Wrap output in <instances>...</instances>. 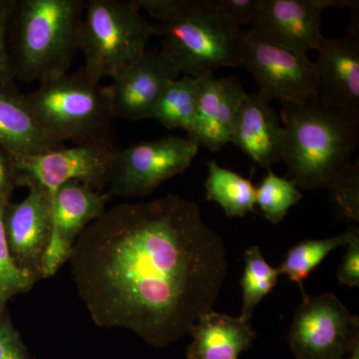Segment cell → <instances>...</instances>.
I'll return each instance as SVG.
<instances>
[{"instance_id": "1", "label": "cell", "mask_w": 359, "mask_h": 359, "mask_svg": "<svg viewBox=\"0 0 359 359\" xmlns=\"http://www.w3.org/2000/svg\"><path fill=\"white\" fill-rule=\"evenodd\" d=\"M78 294L96 325L166 347L212 311L229 262L197 203L168 194L106 209L70 256Z\"/></svg>"}, {"instance_id": "2", "label": "cell", "mask_w": 359, "mask_h": 359, "mask_svg": "<svg viewBox=\"0 0 359 359\" xmlns=\"http://www.w3.org/2000/svg\"><path fill=\"white\" fill-rule=\"evenodd\" d=\"M283 159L299 189H327L351 164L359 140V115L318 97L283 103Z\"/></svg>"}, {"instance_id": "3", "label": "cell", "mask_w": 359, "mask_h": 359, "mask_svg": "<svg viewBox=\"0 0 359 359\" xmlns=\"http://www.w3.org/2000/svg\"><path fill=\"white\" fill-rule=\"evenodd\" d=\"M158 21L162 49L179 74L202 77L240 66L244 32L215 7L212 0H136Z\"/></svg>"}, {"instance_id": "4", "label": "cell", "mask_w": 359, "mask_h": 359, "mask_svg": "<svg viewBox=\"0 0 359 359\" xmlns=\"http://www.w3.org/2000/svg\"><path fill=\"white\" fill-rule=\"evenodd\" d=\"M86 2L82 0H22L15 18L14 73L39 83L68 72L79 49Z\"/></svg>"}, {"instance_id": "5", "label": "cell", "mask_w": 359, "mask_h": 359, "mask_svg": "<svg viewBox=\"0 0 359 359\" xmlns=\"http://www.w3.org/2000/svg\"><path fill=\"white\" fill-rule=\"evenodd\" d=\"M136 0H89L79 33L83 69L92 83L114 79L134 65L148 49L154 25L146 20Z\"/></svg>"}, {"instance_id": "6", "label": "cell", "mask_w": 359, "mask_h": 359, "mask_svg": "<svg viewBox=\"0 0 359 359\" xmlns=\"http://www.w3.org/2000/svg\"><path fill=\"white\" fill-rule=\"evenodd\" d=\"M22 99L40 127L60 143L109 139L113 117L103 87L92 83L82 68L40 83Z\"/></svg>"}, {"instance_id": "7", "label": "cell", "mask_w": 359, "mask_h": 359, "mask_svg": "<svg viewBox=\"0 0 359 359\" xmlns=\"http://www.w3.org/2000/svg\"><path fill=\"white\" fill-rule=\"evenodd\" d=\"M117 150L108 139L59 147L41 154L11 156L16 186L44 189L50 199L68 182H80L99 191L109 184Z\"/></svg>"}, {"instance_id": "8", "label": "cell", "mask_w": 359, "mask_h": 359, "mask_svg": "<svg viewBox=\"0 0 359 359\" xmlns=\"http://www.w3.org/2000/svg\"><path fill=\"white\" fill-rule=\"evenodd\" d=\"M188 137L169 136L117 150L109 185L110 195L143 198L177 175L184 173L199 153Z\"/></svg>"}, {"instance_id": "9", "label": "cell", "mask_w": 359, "mask_h": 359, "mask_svg": "<svg viewBox=\"0 0 359 359\" xmlns=\"http://www.w3.org/2000/svg\"><path fill=\"white\" fill-rule=\"evenodd\" d=\"M295 311L289 334L295 359H344L359 344V318L337 295L309 297Z\"/></svg>"}, {"instance_id": "10", "label": "cell", "mask_w": 359, "mask_h": 359, "mask_svg": "<svg viewBox=\"0 0 359 359\" xmlns=\"http://www.w3.org/2000/svg\"><path fill=\"white\" fill-rule=\"evenodd\" d=\"M240 66L256 80L259 92L269 100L302 102L318 97L313 61L273 43L259 34L244 32L241 44Z\"/></svg>"}, {"instance_id": "11", "label": "cell", "mask_w": 359, "mask_h": 359, "mask_svg": "<svg viewBox=\"0 0 359 359\" xmlns=\"http://www.w3.org/2000/svg\"><path fill=\"white\" fill-rule=\"evenodd\" d=\"M358 8L354 0H259L252 32L295 53L306 55L323 39V11Z\"/></svg>"}, {"instance_id": "12", "label": "cell", "mask_w": 359, "mask_h": 359, "mask_svg": "<svg viewBox=\"0 0 359 359\" xmlns=\"http://www.w3.org/2000/svg\"><path fill=\"white\" fill-rule=\"evenodd\" d=\"M179 76L166 52L147 49L137 62L103 87L111 115L133 121L152 118L161 94Z\"/></svg>"}, {"instance_id": "13", "label": "cell", "mask_w": 359, "mask_h": 359, "mask_svg": "<svg viewBox=\"0 0 359 359\" xmlns=\"http://www.w3.org/2000/svg\"><path fill=\"white\" fill-rule=\"evenodd\" d=\"M111 199L80 182H68L51 198L52 235L42 262V278H50L69 261L78 237L103 214Z\"/></svg>"}, {"instance_id": "14", "label": "cell", "mask_w": 359, "mask_h": 359, "mask_svg": "<svg viewBox=\"0 0 359 359\" xmlns=\"http://www.w3.org/2000/svg\"><path fill=\"white\" fill-rule=\"evenodd\" d=\"M351 11L344 36L323 37L314 80L321 101L359 115V18L358 9Z\"/></svg>"}, {"instance_id": "15", "label": "cell", "mask_w": 359, "mask_h": 359, "mask_svg": "<svg viewBox=\"0 0 359 359\" xmlns=\"http://www.w3.org/2000/svg\"><path fill=\"white\" fill-rule=\"evenodd\" d=\"M28 190L25 200L4 207V231L16 266L42 278V262L52 235L51 199L44 189Z\"/></svg>"}, {"instance_id": "16", "label": "cell", "mask_w": 359, "mask_h": 359, "mask_svg": "<svg viewBox=\"0 0 359 359\" xmlns=\"http://www.w3.org/2000/svg\"><path fill=\"white\" fill-rule=\"evenodd\" d=\"M247 92L238 78L201 77L197 115L189 139L212 152L230 143L238 108Z\"/></svg>"}, {"instance_id": "17", "label": "cell", "mask_w": 359, "mask_h": 359, "mask_svg": "<svg viewBox=\"0 0 359 359\" xmlns=\"http://www.w3.org/2000/svg\"><path fill=\"white\" fill-rule=\"evenodd\" d=\"M261 92L245 93L231 132V142L256 164L269 168L283 159L285 132L280 115Z\"/></svg>"}, {"instance_id": "18", "label": "cell", "mask_w": 359, "mask_h": 359, "mask_svg": "<svg viewBox=\"0 0 359 359\" xmlns=\"http://www.w3.org/2000/svg\"><path fill=\"white\" fill-rule=\"evenodd\" d=\"M188 359H238L252 346L256 332L242 316L210 311L189 330Z\"/></svg>"}, {"instance_id": "19", "label": "cell", "mask_w": 359, "mask_h": 359, "mask_svg": "<svg viewBox=\"0 0 359 359\" xmlns=\"http://www.w3.org/2000/svg\"><path fill=\"white\" fill-rule=\"evenodd\" d=\"M0 147L20 157L48 152L61 143L40 127L22 96L0 90Z\"/></svg>"}, {"instance_id": "20", "label": "cell", "mask_w": 359, "mask_h": 359, "mask_svg": "<svg viewBox=\"0 0 359 359\" xmlns=\"http://www.w3.org/2000/svg\"><path fill=\"white\" fill-rule=\"evenodd\" d=\"M205 189V200L217 203L231 218H243L256 209V187L249 179L219 166L215 160L208 162Z\"/></svg>"}, {"instance_id": "21", "label": "cell", "mask_w": 359, "mask_h": 359, "mask_svg": "<svg viewBox=\"0 0 359 359\" xmlns=\"http://www.w3.org/2000/svg\"><path fill=\"white\" fill-rule=\"evenodd\" d=\"M201 77L183 75L167 85L153 111L152 118L167 129L190 134L197 115Z\"/></svg>"}, {"instance_id": "22", "label": "cell", "mask_w": 359, "mask_h": 359, "mask_svg": "<svg viewBox=\"0 0 359 359\" xmlns=\"http://www.w3.org/2000/svg\"><path fill=\"white\" fill-rule=\"evenodd\" d=\"M355 229L351 226L344 233L321 240H306L295 245L285 255V261L278 271L280 275H285L290 282L301 287L309 278L311 271L327 257L328 254L337 248L346 245Z\"/></svg>"}, {"instance_id": "23", "label": "cell", "mask_w": 359, "mask_h": 359, "mask_svg": "<svg viewBox=\"0 0 359 359\" xmlns=\"http://www.w3.org/2000/svg\"><path fill=\"white\" fill-rule=\"evenodd\" d=\"M244 259V273L241 280L243 294L241 316L250 321L257 304L275 289L280 273L278 268L269 266L257 245L245 250Z\"/></svg>"}, {"instance_id": "24", "label": "cell", "mask_w": 359, "mask_h": 359, "mask_svg": "<svg viewBox=\"0 0 359 359\" xmlns=\"http://www.w3.org/2000/svg\"><path fill=\"white\" fill-rule=\"evenodd\" d=\"M304 197L299 187L292 180L282 178L269 171L256 188V205L264 218L271 224H278L287 216L290 208Z\"/></svg>"}, {"instance_id": "25", "label": "cell", "mask_w": 359, "mask_h": 359, "mask_svg": "<svg viewBox=\"0 0 359 359\" xmlns=\"http://www.w3.org/2000/svg\"><path fill=\"white\" fill-rule=\"evenodd\" d=\"M7 203L0 200V318L6 313L7 302L15 295L29 292L40 280L35 273L18 268L9 252L4 226Z\"/></svg>"}, {"instance_id": "26", "label": "cell", "mask_w": 359, "mask_h": 359, "mask_svg": "<svg viewBox=\"0 0 359 359\" xmlns=\"http://www.w3.org/2000/svg\"><path fill=\"white\" fill-rule=\"evenodd\" d=\"M342 215L359 221V165L351 163L327 189Z\"/></svg>"}, {"instance_id": "27", "label": "cell", "mask_w": 359, "mask_h": 359, "mask_svg": "<svg viewBox=\"0 0 359 359\" xmlns=\"http://www.w3.org/2000/svg\"><path fill=\"white\" fill-rule=\"evenodd\" d=\"M0 359H30L20 332L6 313L0 318Z\"/></svg>"}, {"instance_id": "28", "label": "cell", "mask_w": 359, "mask_h": 359, "mask_svg": "<svg viewBox=\"0 0 359 359\" xmlns=\"http://www.w3.org/2000/svg\"><path fill=\"white\" fill-rule=\"evenodd\" d=\"M337 278L341 285L348 287H359V230L354 229L353 236L346 245V252L342 257Z\"/></svg>"}, {"instance_id": "29", "label": "cell", "mask_w": 359, "mask_h": 359, "mask_svg": "<svg viewBox=\"0 0 359 359\" xmlns=\"http://www.w3.org/2000/svg\"><path fill=\"white\" fill-rule=\"evenodd\" d=\"M14 11L0 16V90L11 93H18L13 87L15 73L13 60L7 48V32L9 23L13 18Z\"/></svg>"}, {"instance_id": "30", "label": "cell", "mask_w": 359, "mask_h": 359, "mask_svg": "<svg viewBox=\"0 0 359 359\" xmlns=\"http://www.w3.org/2000/svg\"><path fill=\"white\" fill-rule=\"evenodd\" d=\"M215 7L238 27L252 23L259 0H212Z\"/></svg>"}, {"instance_id": "31", "label": "cell", "mask_w": 359, "mask_h": 359, "mask_svg": "<svg viewBox=\"0 0 359 359\" xmlns=\"http://www.w3.org/2000/svg\"><path fill=\"white\" fill-rule=\"evenodd\" d=\"M15 187L18 186L11 155L0 147V200L11 202Z\"/></svg>"}, {"instance_id": "32", "label": "cell", "mask_w": 359, "mask_h": 359, "mask_svg": "<svg viewBox=\"0 0 359 359\" xmlns=\"http://www.w3.org/2000/svg\"><path fill=\"white\" fill-rule=\"evenodd\" d=\"M18 2L8 1V0H0V16L4 14L13 13L15 11Z\"/></svg>"}, {"instance_id": "33", "label": "cell", "mask_w": 359, "mask_h": 359, "mask_svg": "<svg viewBox=\"0 0 359 359\" xmlns=\"http://www.w3.org/2000/svg\"><path fill=\"white\" fill-rule=\"evenodd\" d=\"M344 359H359V344L354 347L353 351Z\"/></svg>"}]
</instances>
